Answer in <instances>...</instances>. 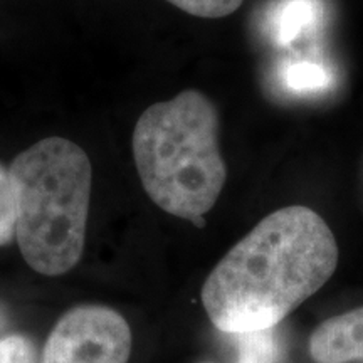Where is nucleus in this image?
Listing matches in <instances>:
<instances>
[{
    "instance_id": "nucleus-1",
    "label": "nucleus",
    "mask_w": 363,
    "mask_h": 363,
    "mask_svg": "<svg viewBox=\"0 0 363 363\" xmlns=\"http://www.w3.org/2000/svg\"><path fill=\"white\" fill-rule=\"evenodd\" d=\"M338 266L337 239L305 206L271 212L239 240L202 286V305L224 333L274 328L320 291Z\"/></svg>"
},
{
    "instance_id": "nucleus-2",
    "label": "nucleus",
    "mask_w": 363,
    "mask_h": 363,
    "mask_svg": "<svg viewBox=\"0 0 363 363\" xmlns=\"http://www.w3.org/2000/svg\"><path fill=\"white\" fill-rule=\"evenodd\" d=\"M219 111L199 89L148 106L133 130V157L148 197L162 211L203 225L227 180Z\"/></svg>"
},
{
    "instance_id": "nucleus-3",
    "label": "nucleus",
    "mask_w": 363,
    "mask_h": 363,
    "mask_svg": "<svg viewBox=\"0 0 363 363\" xmlns=\"http://www.w3.org/2000/svg\"><path fill=\"white\" fill-rule=\"evenodd\" d=\"M16 189V238L27 264L61 276L84 249L93 169L79 145L49 136L24 150L11 165Z\"/></svg>"
},
{
    "instance_id": "nucleus-4",
    "label": "nucleus",
    "mask_w": 363,
    "mask_h": 363,
    "mask_svg": "<svg viewBox=\"0 0 363 363\" xmlns=\"http://www.w3.org/2000/svg\"><path fill=\"white\" fill-rule=\"evenodd\" d=\"M131 330L108 306H76L57 321L44 345L43 363H128Z\"/></svg>"
},
{
    "instance_id": "nucleus-5",
    "label": "nucleus",
    "mask_w": 363,
    "mask_h": 363,
    "mask_svg": "<svg viewBox=\"0 0 363 363\" xmlns=\"http://www.w3.org/2000/svg\"><path fill=\"white\" fill-rule=\"evenodd\" d=\"M310 357L315 363L363 360V306L318 326L310 338Z\"/></svg>"
},
{
    "instance_id": "nucleus-6",
    "label": "nucleus",
    "mask_w": 363,
    "mask_h": 363,
    "mask_svg": "<svg viewBox=\"0 0 363 363\" xmlns=\"http://www.w3.org/2000/svg\"><path fill=\"white\" fill-rule=\"evenodd\" d=\"M318 0H284L271 19L272 38L279 44H289L316 21Z\"/></svg>"
},
{
    "instance_id": "nucleus-7",
    "label": "nucleus",
    "mask_w": 363,
    "mask_h": 363,
    "mask_svg": "<svg viewBox=\"0 0 363 363\" xmlns=\"http://www.w3.org/2000/svg\"><path fill=\"white\" fill-rule=\"evenodd\" d=\"M238 363H278L279 343L272 328L235 333Z\"/></svg>"
},
{
    "instance_id": "nucleus-8",
    "label": "nucleus",
    "mask_w": 363,
    "mask_h": 363,
    "mask_svg": "<svg viewBox=\"0 0 363 363\" xmlns=\"http://www.w3.org/2000/svg\"><path fill=\"white\" fill-rule=\"evenodd\" d=\"M17 203L11 172L0 165V246H6L16 235Z\"/></svg>"
},
{
    "instance_id": "nucleus-9",
    "label": "nucleus",
    "mask_w": 363,
    "mask_h": 363,
    "mask_svg": "<svg viewBox=\"0 0 363 363\" xmlns=\"http://www.w3.org/2000/svg\"><path fill=\"white\" fill-rule=\"evenodd\" d=\"M180 11L203 19H220L234 13L244 0H167Z\"/></svg>"
},
{
    "instance_id": "nucleus-10",
    "label": "nucleus",
    "mask_w": 363,
    "mask_h": 363,
    "mask_svg": "<svg viewBox=\"0 0 363 363\" xmlns=\"http://www.w3.org/2000/svg\"><path fill=\"white\" fill-rule=\"evenodd\" d=\"M286 83L294 91H315L325 88L328 74L316 65H294L286 74Z\"/></svg>"
},
{
    "instance_id": "nucleus-11",
    "label": "nucleus",
    "mask_w": 363,
    "mask_h": 363,
    "mask_svg": "<svg viewBox=\"0 0 363 363\" xmlns=\"http://www.w3.org/2000/svg\"><path fill=\"white\" fill-rule=\"evenodd\" d=\"M33 343L22 335H9L0 340V363H34Z\"/></svg>"
},
{
    "instance_id": "nucleus-12",
    "label": "nucleus",
    "mask_w": 363,
    "mask_h": 363,
    "mask_svg": "<svg viewBox=\"0 0 363 363\" xmlns=\"http://www.w3.org/2000/svg\"><path fill=\"white\" fill-rule=\"evenodd\" d=\"M4 321H6V318H4V311L0 310V328H2V326H4Z\"/></svg>"
}]
</instances>
